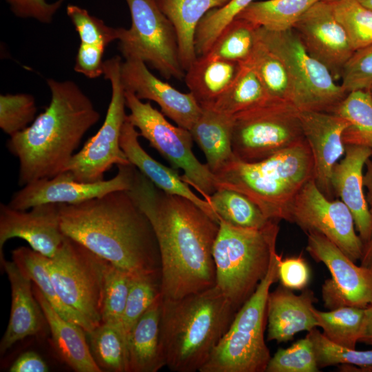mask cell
<instances>
[{
    "label": "cell",
    "mask_w": 372,
    "mask_h": 372,
    "mask_svg": "<svg viewBox=\"0 0 372 372\" xmlns=\"http://www.w3.org/2000/svg\"><path fill=\"white\" fill-rule=\"evenodd\" d=\"M330 2L333 14L347 32L353 50L371 44L372 10L358 0H335Z\"/></svg>",
    "instance_id": "42"
},
{
    "label": "cell",
    "mask_w": 372,
    "mask_h": 372,
    "mask_svg": "<svg viewBox=\"0 0 372 372\" xmlns=\"http://www.w3.org/2000/svg\"><path fill=\"white\" fill-rule=\"evenodd\" d=\"M236 313L216 285L180 298H163L160 335L165 366L174 372L200 371Z\"/></svg>",
    "instance_id": "4"
},
{
    "label": "cell",
    "mask_w": 372,
    "mask_h": 372,
    "mask_svg": "<svg viewBox=\"0 0 372 372\" xmlns=\"http://www.w3.org/2000/svg\"><path fill=\"white\" fill-rule=\"evenodd\" d=\"M37 108L29 94H1L0 127L10 136L28 127L36 118Z\"/></svg>",
    "instance_id": "44"
},
{
    "label": "cell",
    "mask_w": 372,
    "mask_h": 372,
    "mask_svg": "<svg viewBox=\"0 0 372 372\" xmlns=\"http://www.w3.org/2000/svg\"><path fill=\"white\" fill-rule=\"evenodd\" d=\"M87 334L92 355L102 371L128 372L126 338L120 327L102 322Z\"/></svg>",
    "instance_id": "35"
},
{
    "label": "cell",
    "mask_w": 372,
    "mask_h": 372,
    "mask_svg": "<svg viewBox=\"0 0 372 372\" xmlns=\"http://www.w3.org/2000/svg\"><path fill=\"white\" fill-rule=\"evenodd\" d=\"M256 35L285 64L293 88L292 103L299 110L332 113L347 93L329 70L308 53L296 32L258 27Z\"/></svg>",
    "instance_id": "9"
},
{
    "label": "cell",
    "mask_w": 372,
    "mask_h": 372,
    "mask_svg": "<svg viewBox=\"0 0 372 372\" xmlns=\"http://www.w3.org/2000/svg\"><path fill=\"white\" fill-rule=\"evenodd\" d=\"M132 277V273L107 262L103 282L101 323L112 324L123 330V317Z\"/></svg>",
    "instance_id": "41"
},
{
    "label": "cell",
    "mask_w": 372,
    "mask_h": 372,
    "mask_svg": "<svg viewBox=\"0 0 372 372\" xmlns=\"http://www.w3.org/2000/svg\"><path fill=\"white\" fill-rule=\"evenodd\" d=\"M208 203L219 219L236 227L260 229L272 220L246 196L232 189H218L210 196Z\"/></svg>",
    "instance_id": "34"
},
{
    "label": "cell",
    "mask_w": 372,
    "mask_h": 372,
    "mask_svg": "<svg viewBox=\"0 0 372 372\" xmlns=\"http://www.w3.org/2000/svg\"><path fill=\"white\" fill-rule=\"evenodd\" d=\"M364 185L366 197L372 215V162L370 158L366 161L364 174ZM360 265L372 270V234L370 238L364 243Z\"/></svg>",
    "instance_id": "51"
},
{
    "label": "cell",
    "mask_w": 372,
    "mask_h": 372,
    "mask_svg": "<svg viewBox=\"0 0 372 372\" xmlns=\"http://www.w3.org/2000/svg\"><path fill=\"white\" fill-rule=\"evenodd\" d=\"M320 0H267L253 1L236 18L246 19L272 31L293 28L302 15Z\"/></svg>",
    "instance_id": "32"
},
{
    "label": "cell",
    "mask_w": 372,
    "mask_h": 372,
    "mask_svg": "<svg viewBox=\"0 0 372 372\" xmlns=\"http://www.w3.org/2000/svg\"><path fill=\"white\" fill-rule=\"evenodd\" d=\"M47 84L51 93L49 105L6 143L19 160L20 187L61 173L83 136L100 118L90 98L74 81L48 79Z\"/></svg>",
    "instance_id": "3"
},
{
    "label": "cell",
    "mask_w": 372,
    "mask_h": 372,
    "mask_svg": "<svg viewBox=\"0 0 372 372\" xmlns=\"http://www.w3.org/2000/svg\"><path fill=\"white\" fill-rule=\"evenodd\" d=\"M12 259L23 275L37 285L60 316L80 326L87 333L95 328L61 300L51 280L46 265V256L31 247H19L12 251Z\"/></svg>",
    "instance_id": "30"
},
{
    "label": "cell",
    "mask_w": 372,
    "mask_h": 372,
    "mask_svg": "<svg viewBox=\"0 0 372 372\" xmlns=\"http://www.w3.org/2000/svg\"><path fill=\"white\" fill-rule=\"evenodd\" d=\"M10 372H47L48 366L36 352L22 353L10 366Z\"/></svg>",
    "instance_id": "52"
},
{
    "label": "cell",
    "mask_w": 372,
    "mask_h": 372,
    "mask_svg": "<svg viewBox=\"0 0 372 372\" xmlns=\"http://www.w3.org/2000/svg\"><path fill=\"white\" fill-rule=\"evenodd\" d=\"M60 220L66 236L121 269L131 273L161 269L153 227L128 190L61 204Z\"/></svg>",
    "instance_id": "2"
},
{
    "label": "cell",
    "mask_w": 372,
    "mask_h": 372,
    "mask_svg": "<svg viewBox=\"0 0 372 372\" xmlns=\"http://www.w3.org/2000/svg\"><path fill=\"white\" fill-rule=\"evenodd\" d=\"M279 221L260 229L234 226L219 219L213 247L216 286L237 311L267 273L276 250Z\"/></svg>",
    "instance_id": "6"
},
{
    "label": "cell",
    "mask_w": 372,
    "mask_h": 372,
    "mask_svg": "<svg viewBox=\"0 0 372 372\" xmlns=\"http://www.w3.org/2000/svg\"><path fill=\"white\" fill-rule=\"evenodd\" d=\"M235 157L255 163L305 140L299 110L290 101L271 98L232 116Z\"/></svg>",
    "instance_id": "8"
},
{
    "label": "cell",
    "mask_w": 372,
    "mask_h": 372,
    "mask_svg": "<svg viewBox=\"0 0 372 372\" xmlns=\"http://www.w3.org/2000/svg\"><path fill=\"white\" fill-rule=\"evenodd\" d=\"M315 351L306 336L286 349H278L271 357L265 372H318Z\"/></svg>",
    "instance_id": "45"
},
{
    "label": "cell",
    "mask_w": 372,
    "mask_h": 372,
    "mask_svg": "<svg viewBox=\"0 0 372 372\" xmlns=\"http://www.w3.org/2000/svg\"><path fill=\"white\" fill-rule=\"evenodd\" d=\"M66 13L79 34L81 43L107 47L118 39V28L107 25L102 19L91 15L87 10L76 5H68Z\"/></svg>",
    "instance_id": "46"
},
{
    "label": "cell",
    "mask_w": 372,
    "mask_h": 372,
    "mask_svg": "<svg viewBox=\"0 0 372 372\" xmlns=\"http://www.w3.org/2000/svg\"><path fill=\"white\" fill-rule=\"evenodd\" d=\"M117 167L118 172L114 177L97 182H80L66 172L33 181L14 192L8 205L16 209L27 210L46 203L76 205L114 191L130 190L135 167L132 164Z\"/></svg>",
    "instance_id": "16"
},
{
    "label": "cell",
    "mask_w": 372,
    "mask_h": 372,
    "mask_svg": "<svg viewBox=\"0 0 372 372\" xmlns=\"http://www.w3.org/2000/svg\"><path fill=\"white\" fill-rule=\"evenodd\" d=\"M128 192L156 235L163 298H180L215 286L212 251L219 223L190 200L156 187L136 167Z\"/></svg>",
    "instance_id": "1"
},
{
    "label": "cell",
    "mask_w": 372,
    "mask_h": 372,
    "mask_svg": "<svg viewBox=\"0 0 372 372\" xmlns=\"http://www.w3.org/2000/svg\"><path fill=\"white\" fill-rule=\"evenodd\" d=\"M315 351L317 364L320 369L333 365H349L360 371H372V350L360 351L338 345L328 340L316 328L307 335Z\"/></svg>",
    "instance_id": "40"
},
{
    "label": "cell",
    "mask_w": 372,
    "mask_h": 372,
    "mask_svg": "<svg viewBox=\"0 0 372 372\" xmlns=\"http://www.w3.org/2000/svg\"><path fill=\"white\" fill-rule=\"evenodd\" d=\"M316 300L310 289L296 295L281 285L269 292L267 303V340L286 342L299 332L317 327L318 322L313 312Z\"/></svg>",
    "instance_id": "22"
},
{
    "label": "cell",
    "mask_w": 372,
    "mask_h": 372,
    "mask_svg": "<svg viewBox=\"0 0 372 372\" xmlns=\"http://www.w3.org/2000/svg\"><path fill=\"white\" fill-rule=\"evenodd\" d=\"M299 116L313 158V180L319 189L333 199L331 175L345 152L342 134L347 123L333 113L299 110Z\"/></svg>",
    "instance_id": "20"
},
{
    "label": "cell",
    "mask_w": 372,
    "mask_h": 372,
    "mask_svg": "<svg viewBox=\"0 0 372 372\" xmlns=\"http://www.w3.org/2000/svg\"><path fill=\"white\" fill-rule=\"evenodd\" d=\"M214 176L218 189L244 194L269 219L290 222L295 198L313 179V161L305 139L258 162L235 157Z\"/></svg>",
    "instance_id": "5"
},
{
    "label": "cell",
    "mask_w": 372,
    "mask_h": 372,
    "mask_svg": "<svg viewBox=\"0 0 372 372\" xmlns=\"http://www.w3.org/2000/svg\"><path fill=\"white\" fill-rule=\"evenodd\" d=\"M246 63L252 68L270 97L292 103L293 88L285 64L258 38Z\"/></svg>",
    "instance_id": "37"
},
{
    "label": "cell",
    "mask_w": 372,
    "mask_h": 372,
    "mask_svg": "<svg viewBox=\"0 0 372 372\" xmlns=\"http://www.w3.org/2000/svg\"><path fill=\"white\" fill-rule=\"evenodd\" d=\"M121 78L125 90L133 92L141 100L156 102L161 112L178 126L190 130L202 112L190 92H181L158 79L143 61L125 59L121 63Z\"/></svg>",
    "instance_id": "19"
},
{
    "label": "cell",
    "mask_w": 372,
    "mask_h": 372,
    "mask_svg": "<svg viewBox=\"0 0 372 372\" xmlns=\"http://www.w3.org/2000/svg\"><path fill=\"white\" fill-rule=\"evenodd\" d=\"M359 342L372 347V304L365 308L364 320Z\"/></svg>",
    "instance_id": "53"
},
{
    "label": "cell",
    "mask_w": 372,
    "mask_h": 372,
    "mask_svg": "<svg viewBox=\"0 0 372 372\" xmlns=\"http://www.w3.org/2000/svg\"><path fill=\"white\" fill-rule=\"evenodd\" d=\"M370 94H371V98H372V87L369 90Z\"/></svg>",
    "instance_id": "55"
},
{
    "label": "cell",
    "mask_w": 372,
    "mask_h": 372,
    "mask_svg": "<svg viewBox=\"0 0 372 372\" xmlns=\"http://www.w3.org/2000/svg\"><path fill=\"white\" fill-rule=\"evenodd\" d=\"M254 0H230L209 10L202 18L195 34L197 57L205 55L223 30Z\"/></svg>",
    "instance_id": "43"
},
{
    "label": "cell",
    "mask_w": 372,
    "mask_h": 372,
    "mask_svg": "<svg viewBox=\"0 0 372 372\" xmlns=\"http://www.w3.org/2000/svg\"><path fill=\"white\" fill-rule=\"evenodd\" d=\"M125 105L130 110L126 118L175 169L184 174L182 179L196 189L208 202L218 189V180L206 164L192 152L193 138L189 130L172 125L149 101L143 103L133 92L125 90Z\"/></svg>",
    "instance_id": "10"
},
{
    "label": "cell",
    "mask_w": 372,
    "mask_h": 372,
    "mask_svg": "<svg viewBox=\"0 0 372 372\" xmlns=\"http://www.w3.org/2000/svg\"><path fill=\"white\" fill-rule=\"evenodd\" d=\"M370 160H371V162H372V149H371V153Z\"/></svg>",
    "instance_id": "56"
},
{
    "label": "cell",
    "mask_w": 372,
    "mask_h": 372,
    "mask_svg": "<svg viewBox=\"0 0 372 372\" xmlns=\"http://www.w3.org/2000/svg\"><path fill=\"white\" fill-rule=\"evenodd\" d=\"M278 276L282 286L291 290H302L309 282L310 269L302 256L286 258L281 256Z\"/></svg>",
    "instance_id": "48"
},
{
    "label": "cell",
    "mask_w": 372,
    "mask_h": 372,
    "mask_svg": "<svg viewBox=\"0 0 372 372\" xmlns=\"http://www.w3.org/2000/svg\"><path fill=\"white\" fill-rule=\"evenodd\" d=\"M0 260L10 284L12 298L9 322L0 342V353L3 354L17 342L39 333L46 320L34 295L32 280L12 260L4 257Z\"/></svg>",
    "instance_id": "23"
},
{
    "label": "cell",
    "mask_w": 372,
    "mask_h": 372,
    "mask_svg": "<svg viewBox=\"0 0 372 372\" xmlns=\"http://www.w3.org/2000/svg\"><path fill=\"white\" fill-rule=\"evenodd\" d=\"M308 53L323 64L333 79H340L354 50L329 1L313 4L292 28Z\"/></svg>",
    "instance_id": "17"
},
{
    "label": "cell",
    "mask_w": 372,
    "mask_h": 372,
    "mask_svg": "<svg viewBox=\"0 0 372 372\" xmlns=\"http://www.w3.org/2000/svg\"><path fill=\"white\" fill-rule=\"evenodd\" d=\"M10 10L18 17L32 18L43 23H50L65 0L50 3L45 0H6Z\"/></svg>",
    "instance_id": "49"
},
{
    "label": "cell",
    "mask_w": 372,
    "mask_h": 372,
    "mask_svg": "<svg viewBox=\"0 0 372 372\" xmlns=\"http://www.w3.org/2000/svg\"><path fill=\"white\" fill-rule=\"evenodd\" d=\"M371 149L347 145L341 160L334 167L331 185L334 195L340 198L353 214L356 230L363 243L372 234V215L364 185V168Z\"/></svg>",
    "instance_id": "21"
},
{
    "label": "cell",
    "mask_w": 372,
    "mask_h": 372,
    "mask_svg": "<svg viewBox=\"0 0 372 372\" xmlns=\"http://www.w3.org/2000/svg\"><path fill=\"white\" fill-rule=\"evenodd\" d=\"M362 5L372 10V0H358Z\"/></svg>",
    "instance_id": "54"
},
{
    "label": "cell",
    "mask_w": 372,
    "mask_h": 372,
    "mask_svg": "<svg viewBox=\"0 0 372 372\" xmlns=\"http://www.w3.org/2000/svg\"><path fill=\"white\" fill-rule=\"evenodd\" d=\"M271 98L252 68L245 63L229 87L208 107L232 116Z\"/></svg>",
    "instance_id": "33"
},
{
    "label": "cell",
    "mask_w": 372,
    "mask_h": 372,
    "mask_svg": "<svg viewBox=\"0 0 372 372\" xmlns=\"http://www.w3.org/2000/svg\"><path fill=\"white\" fill-rule=\"evenodd\" d=\"M229 1L156 0L158 7L175 30L179 60L185 72L197 59L195 34L200 20L209 10L222 7Z\"/></svg>",
    "instance_id": "27"
},
{
    "label": "cell",
    "mask_w": 372,
    "mask_h": 372,
    "mask_svg": "<svg viewBox=\"0 0 372 372\" xmlns=\"http://www.w3.org/2000/svg\"><path fill=\"white\" fill-rule=\"evenodd\" d=\"M241 64L207 54L185 71V83L201 107H210L231 85Z\"/></svg>",
    "instance_id": "28"
},
{
    "label": "cell",
    "mask_w": 372,
    "mask_h": 372,
    "mask_svg": "<svg viewBox=\"0 0 372 372\" xmlns=\"http://www.w3.org/2000/svg\"><path fill=\"white\" fill-rule=\"evenodd\" d=\"M340 79L344 90H369L372 87V43L354 51L345 64Z\"/></svg>",
    "instance_id": "47"
},
{
    "label": "cell",
    "mask_w": 372,
    "mask_h": 372,
    "mask_svg": "<svg viewBox=\"0 0 372 372\" xmlns=\"http://www.w3.org/2000/svg\"><path fill=\"white\" fill-rule=\"evenodd\" d=\"M105 48L102 45L81 43L75 59L74 71L90 79L103 75V57Z\"/></svg>",
    "instance_id": "50"
},
{
    "label": "cell",
    "mask_w": 372,
    "mask_h": 372,
    "mask_svg": "<svg viewBox=\"0 0 372 372\" xmlns=\"http://www.w3.org/2000/svg\"><path fill=\"white\" fill-rule=\"evenodd\" d=\"M162 302L161 294L127 336L128 372H156L165 366L160 335Z\"/></svg>",
    "instance_id": "26"
},
{
    "label": "cell",
    "mask_w": 372,
    "mask_h": 372,
    "mask_svg": "<svg viewBox=\"0 0 372 372\" xmlns=\"http://www.w3.org/2000/svg\"><path fill=\"white\" fill-rule=\"evenodd\" d=\"M132 25L118 28L119 50L125 59L143 61L167 79H184L175 30L156 0H125Z\"/></svg>",
    "instance_id": "11"
},
{
    "label": "cell",
    "mask_w": 372,
    "mask_h": 372,
    "mask_svg": "<svg viewBox=\"0 0 372 372\" xmlns=\"http://www.w3.org/2000/svg\"><path fill=\"white\" fill-rule=\"evenodd\" d=\"M122 61L115 56L104 61L103 76L112 87L110 102L102 126L75 153L62 172L85 183L104 180V174L114 165H129L120 145L123 125L125 121V90L121 78Z\"/></svg>",
    "instance_id": "13"
},
{
    "label": "cell",
    "mask_w": 372,
    "mask_h": 372,
    "mask_svg": "<svg viewBox=\"0 0 372 372\" xmlns=\"http://www.w3.org/2000/svg\"><path fill=\"white\" fill-rule=\"evenodd\" d=\"M318 327L332 342L347 348L355 349L362 333L365 308L342 307L329 311L313 308Z\"/></svg>",
    "instance_id": "36"
},
{
    "label": "cell",
    "mask_w": 372,
    "mask_h": 372,
    "mask_svg": "<svg viewBox=\"0 0 372 372\" xmlns=\"http://www.w3.org/2000/svg\"><path fill=\"white\" fill-rule=\"evenodd\" d=\"M232 123V116L202 107L199 118L189 130L214 174L235 158L231 145Z\"/></svg>",
    "instance_id": "29"
},
{
    "label": "cell",
    "mask_w": 372,
    "mask_h": 372,
    "mask_svg": "<svg viewBox=\"0 0 372 372\" xmlns=\"http://www.w3.org/2000/svg\"><path fill=\"white\" fill-rule=\"evenodd\" d=\"M273 251L265 276L250 298L236 311L199 372H265L271 358L265 341L267 303L271 286L278 280V261Z\"/></svg>",
    "instance_id": "7"
},
{
    "label": "cell",
    "mask_w": 372,
    "mask_h": 372,
    "mask_svg": "<svg viewBox=\"0 0 372 372\" xmlns=\"http://www.w3.org/2000/svg\"><path fill=\"white\" fill-rule=\"evenodd\" d=\"M32 289L50 329L52 344L59 358L77 372H101L86 341L85 331L60 316L33 282Z\"/></svg>",
    "instance_id": "25"
},
{
    "label": "cell",
    "mask_w": 372,
    "mask_h": 372,
    "mask_svg": "<svg viewBox=\"0 0 372 372\" xmlns=\"http://www.w3.org/2000/svg\"><path fill=\"white\" fill-rule=\"evenodd\" d=\"M325 1H335V0H325Z\"/></svg>",
    "instance_id": "57"
},
{
    "label": "cell",
    "mask_w": 372,
    "mask_h": 372,
    "mask_svg": "<svg viewBox=\"0 0 372 372\" xmlns=\"http://www.w3.org/2000/svg\"><path fill=\"white\" fill-rule=\"evenodd\" d=\"M61 204L46 203L30 211L0 203V260L6 242L13 238L25 240L34 251L54 257L62 248L67 236L61 227Z\"/></svg>",
    "instance_id": "18"
},
{
    "label": "cell",
    "mask_w": 372,
    "mask_h": 372,
    "mask_svg": "<svg viewBox=\"0 0 372 372\" xmlns=\"http://www.w3.org/2000/svg\"><path fill=\"white\" fill-rule=\"evenodd\" d=\"M107 262L68 236L61 250L46 260L51 280L61 300L94 327L101 323Z\"/></svg>",
    "instance_id": "12"
},
{
    "label": "cell",
    "mask_w": 372,
    "mask_h": 372,
    "mask_svg": "<svg viewBox=\"0 0 372 372\" xmlns=\"http://www.w3.org/2000/svg\"><path fill=\"white\" fill-rule=\"evenodd\" d=\"M160 295L161 269L132 273L122 322L126 338L141 316Z\"/></svg>",
    "instance_id": "39"
},
{
    "label": "cell",
    "mask_w": 372,
    "mask_h": 372,
    "mask_svg": "<svg viewBox=\"0 0 372 372\" xmlns=\"http://www.w3.org/2000/svg\"><path fill=\"white\" fill-rule=\"evenodd\" d=\"M258 28L246 19L235 18L220 33L206 54L240 64L246 63L257 41Z\"/></svg>",
    "instance_id": "38"
},
{
    "label": "cell",
    "mask_w": 372,
    "mask_h": 372,
    "mask_svg": "<svg viewBox=\"0 0 372 372\" xmlns=\"http://www.w3.org/2000/svg\"><path fill=\"white\" fill-rule=\"evenodd\" d=\"M138 136L139 132L126 118L121 130L120 145L130 164L156 187L167 194L190 200L219 223V218L210 204L196 196L175 169L165 166L150 156L140 145Z\"/></svg>",
    "instance_id": "24"
},
{
    "label": "cell",
    "mask_w": 372,
    "mask_h": 372,
    "mask_svg": "<svg viewBox=\"0 0 372 372\" xmlns=\"http://www.w3.org/2000/svg\"><path fill=\"white\" fill-rule=\"evenodd\" d=\"M332 113L347 123L342 134L345 146L372 149V98L369 90L347 93Z\"/></svg>",
    "instance_id": "31"
},
{
    "label": "cell",
    "mask_w": 372,
    "mask_h": 372,
    "mask_svg": "<svg viewBox=\"0 0 372 372\" xmlns=\"http://www.w3.org/2000/svg\"><path fill=\"white\" fill-rule=\"evenodd\" d=\"M290 223L306 233L322 234L353 261L360 260L364 243L356 230L352 213L341 200L327 198L313 179L299 192L292 204Z\"/></svg>",
    "instance_id": "14"
},
{
    "label": "cell",
    "mask_w": 372,
    "mask_h": 372,
    "mask_svg": "<svg viewBox=\"0 0 372 372\" xmlns=\"http://www.w3.org/2000/svg\"><path fill=\"white\" fill-rule=\"evenodd\" d=\"M307 251L329 269L331 278L322 286V298L329 310L350 306L366 308L372 304V270L349 258L321 234L307 233Z\"/></svg>",
    "instance_id": "15"
}]
</instances>
